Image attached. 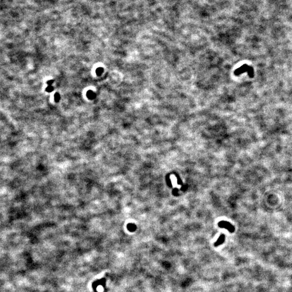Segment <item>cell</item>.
Listing matches in <instances>:
<instances>
[{"label": "cell", "instance_id": "6da1fadb", "mask_svg": "<svg viewBox=\"0 0 292 292\" xmlns=\"http://www.w3.org/2000/svg\"><path fill=\"white\" fill-rule=\"evenodd\" d=\"M218 226L220 227L225 228V229L228 230L230 233H233L235 230V228L234 226L229 222H228L221 221L219 223Z\"/></svg>", "mask_w": 292, "mask_h": 292}, {"label": "cell", "instance_id": "7a4b0ae2", "mask_svg": "<svg viewBox=\"0 0 292 292\" xmlns=\"http://www.w3.org/2000/svg\"><path fill=\"white\" fill-rule=\"evenodd\" d=\"M248 68L249 66H248L247 65H243L242 66H241L240 68H239L236 70L235 72V74L237 75H238L241 74L242 73H244V72H247Z\"/></svg>", "mask_w": 292, "mask_h": 292}, {"label": "cell", "instance_id": "3957f363", "mask_svg": "<svg viewBox=\"0 0 292 292\" xmlns=\"http://www.w3.org/2000/svg\"><path fill=\"white\" fill-rule=\"evenodd\" d=\"M225 236L224 234H221L220 236L219 237V238L218 239V240H217L216 242L214 243V246L215 247L219 246L221 245L222 243H223L224 242H225Z\"/></svg>", "mask_w": 292, "mask_h": 292}, {"label": "cell", "instance_id": "277c9868", "mask_svg": "<svg viewBox=\"0 0 292 292\" xmlns=\"http://www.w3.org/2000/svg\"><path fill=\"white\" fill-rule=\"evenodd\" d=\"M87 97L90 100H93L96 97V94L94 91H89L87 93Z\"/></svg>", "mask_w": 292, "mask_h": 292}, {"label": "cell", "instance_id": "5b68a950", "mask_svg": "<svg viewBox=\"0 0 292 292\" xmlns=\"http://www.w3.org/2000/svg\"><path fill=\"white\" fill-rule=\"evenodd\" d=\"M248 73L249 76L251 78H253L254 77V69L252 67H249L248 70Z\"/></svg>", "mask_w": 292, "mask_h": 292}, {"label": "cell", "instance_id": "8992f818", "mask_svg": "<svg viewBox=\"0 0 292 292\" xmlns=\"http://www.w3.org/2000/svg\"><path fill=\"white\" fill-rule=\"evenodd\" d=\"M103 72H104V69H103L102 67L98 68H97L96 70V73L98 76L101 75L103 73Z\"/></svg>", "mask_w": 292, "mask_h": 292}, {"label": "cell", "instance_id": "52a82bcc", "mask_svg": "<svg viewBox=\"0 0 292 292\" xmlns=\"http://www.w3.org/2000/svg\"><path fill=\"white\" fill-rule=\"evenodd\" d=\"M54 99H55V101L56 102H58L59 101H60V94H59L58 93H56L55 94V95H54Z\"/></svg>", "mask_w": 292, "mask_h": 292}, {"label": "cell", "instance_id": "ba28073f", "mask_svg": "<svg viewBox=\"0 0 292 292\" xmlns=\"http://www.w3.org/2000/svg\"><path fill=\"white\" fill-rule=\"evenodd\" d=\"M53 90H54V88L52 87V85H49V86L47 87V88H46V91H47V92H49V93H50V92H52V91H53Z\"/></svg>", "mask_w": 292, "mask_h": 292}, {"label": "cell", "instance_id": "9c48e42d", "mask_svg": "<svg viewBox=\"0 0 292 292\" xmlns=\"http://www.w3.org/2000/svg\"><path fill=\"white\" fill-rule=\"evenodd\" d=\"M167 182L168 185L169 186L172 187V182H171V181L170 180V179L169 178H167Z\"/></svg>", "mask_w": 292, "mask_h": 292}, {"label": "cell", "instance_id": "30bf717a", "mask_svg": "<svg viewBox=\"0 0 292 292\" xmlns=\"http://www.w3.org/2000/svg\"><path fill=\"white\" fill-rule=\"evenodd\" d=\"M53 82H54V80H52L48 81V82H47V83H48V84L49 85H52V83H53Z\"/></svg>", "mask_w": 292, "mask_h": 292}]
</instances>
